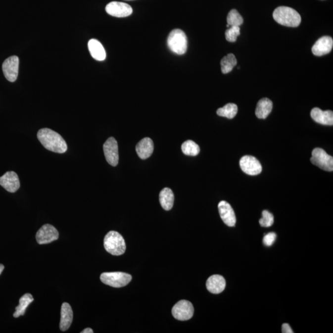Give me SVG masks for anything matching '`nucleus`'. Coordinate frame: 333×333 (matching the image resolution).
Instances as JSON below:
<instances>
[{
  "label": "nucleus",
  "instance_id": "nucleus-1",
  "mask_svg": "<svg viewBox=\"0 0 333 333\" xmlns=\"http://www.w3.org/2000/svg\"><path fill=\"white\" fill-rule=\"evenodd\" d=\"M37 138L45 148L49 151L62 154L67 150L66 141L57 132L47 128L39 130Z\"/></svg>",
  "mask_w": 333,
  "mask_h": 333
},
{
  "label": "nucleus",
  "instance_id": "nucleus-2",
  "mask_svg": "<svg viewBox=\"0 0 333 333\" xmlns=\"http://www.w3.org/2000/svg\"><path fill=\"white\" fill-rule=\"evenodd\" d=\"M273 17L275 21L282 26L296 27L301 22L300 14L291 7L280 6L275 9Z\"/></svg>",
  "mask_w": 333,
  "mask_h": 333
},
{
  "label": "nucleus",
  "instance_id": "nucleus-3",
  "mask_svg": "<svg viewBox=\"0 0 333 333\" xmlns=\"http://www.w3.org/2000/svg\"><path fill=\"white\" fill-rule=\"evenodd\" d=\"M104 246L107 252L113 255L124 254L126 250L124 238L118 232L111 231L104 237Z\"/></svg>",
  "mask_w": 333,
  "mask_h": 333
},
{
  "label": "nucleus",
  "instance_id": "nucleus-4",
  "mask_svg": "<svg viewBox=\"0 0 333 333\" xmlns=\"http://www.w3.org/2000/svg\"><path fill=\"white\" fill-rule=\"evenodd\" d=\"M167 45L174 53L179 55L185 54L188 47L186 34L182 30H173L168 37Z\"/></svg>",
  "mask_w": 333,
  "mask_h": 333
},
{
  "label": "nucleus",
  "instance_id": "nucleus-5",
  "mask_svg": "<svg viewBox=\"0 0 333 333\" xmlns=\"http://www.w3.org/2000/svg\"><path fill=\"white\" fill-rule=\"evenodd\" d=\"M132 279L131 275L124 272H105L100 276V280L104 284L114 287L127 286Z\"/></svg>",
  "mask_w": 333,
  "mask_h": 333
},
{
  "label": "nucleus",
  "instance_id": "nucleus-6",
  "mask_svg": "<svg viewBox=\"0 0 333 333\" xmlns=\"http://www.w3.org/2000/svg\"><path fill=\"white\" fill-rule=\"evenodd\" d=\"M310 161L313 164L325 171L332 172L333 170V157L328 154L325 150L319 147L313 150Z\"/></svg>",
  "mask_w": 333,
  "mask_h": 333
},
{
  "label": "nucleus",
  "instance_id": "nucleus-7",
  "mask_svg": "<svg viewBox=\"0 0 333 333\" xmlns=\"http://www.w3.org/2000/svg\"><path fill=\"white\" fill-rule=\"evenodd\" d=\"M172 313L175 319L180 321H187L193 316V305L189 300H180L173 307Z\"/></svg>",
  "mask_w": 333,
  "mask_h": 333
},
{
  "label": "nucleus",
  "instance_id": "nucleus-8",
  "mask_svg": "<svg viewBox=\"0 0 333 333\" xmlns=\"http://www.w3.org/2000/svg\"><path fill=\"white\" fill-rule=\"evenodd\" d=\"M59 238V233L51 225L45 224L39 230L36 234V239L39 244H49Z\"/></svg>",
  "mask_w": 333,
  "mask_h": 333
},
{
  "label": "nucleus",
  "instance_id": "nucleus-9",
  "mask_svg": "<svg viewBox=\"0 0 333 333\" xmlns=\"http://www.w3.org/2000/svg\"><path fill=\"white\" fill-rule=\"evenodd\" d=\"M103 150L106 161L111 166L116 167L119 163L118 144L116 139L110 137L103 145Z\"/></svg>",
  "mask_w": 333,
  "mask_h": 333
},
{
  "label": "nucleus",
  "instance_id": "nucleus-10",
  "mask_svg": "<svg viewBox=\"0 0 333 333\" xmlns=\"http://www.w3.org/2000/svg\"><path fill=\"white\" fill-rule=\"evenodd\" d=\"M19 59L16 56L8 57L2 65V72L7 81L14 82L18 76Z\"/></svg>",
  "mask_w": 333,
  "mask_h": 333
},
{
  "label": "nucleus",
  "instance_id": "nucleus-11",
  "mask_svg": "<svg viewBox=\"0 0 333 333\" xmlns=\"http://www.w3.org/2000/svg\"><path fill=\"white\" fill-rule=\"evenodd\" d=\"M242 171L249 175H257L262 172V167L259 160L254 156H244L239 162Z\"/></svg>",
  "mask_w": 333,
  "mask_h": 333
},
{
  "label": "nucleus",
  "instance_id": "nucleus-12",
  "mask_svg": "<svg viewBox=\"0 0 333 333\" xmlns=\"http://www.w3.org/2000/svg\"><path fill=\"white\" fill-rule=\"evenodd\" d=\"M107 14L116 17H125L130 16L132 14L133 9L129 4L125 2L112 1L109 2L106 6Z\"/></svg>",
  "mask_w": 333,
  "mask_h": 333
},
{
  "label": "nucleus",
  "instance_id": "nucleus-13",
  "mask_svg": "<svg viewBox=\"0 0 333 333\" xmlns=\"http://www.w3.org/2000/svg\"><path fill=\"white\" fill-rule=\"evenodd\" d=\"M0 185L9 192H15L20 188L18 175L13 171L7 172L0 177Z\"/></svg>",
  "mask_w": 333,
  "mask_h": 333
},
{
  "label": "nucleus",
  "instance_id": "nucleus-14",
  "mask_svg": "<svg viewBox=\"0 0 333 333\" xmlns=\"http://www.w3.org/2000/svg\"><path fill=\"white\" fill-rule=\"evenodd\" d=\"M218 207L220 217L225 224L230 227H234L237 222L236 215L230 204L222 201L220 202Z\"/></svg>",
  "mask_w": 333,
  "mask_h": 333
},
{
  "label": "nucleus",
  "instance_id": "nucleus-15",
  "mask_svg": "<svg viewBox=\"0 0 333 333\" xmlns=\"http://www.w3.org/2000/svg\"><path fill=\"white\" fill-rule=\"evenodd\" d=\"M333 46L332 37L325 36L318 40L312 48L313 54L317 56H322L330 53Z\"/></svg>",
  "mask_w": 333,
  "mask_h": 333
},
{
  "label": "nucleus",
  "instance_id": "nucleus-16",
  "mask_svg": "<svg viewBox=\"0 0 333 333\" xmlns=\"http://www.w3.org/2000/svg\"><path fill=\"white\" fill-rule=\"evenodd\" d=\"M226 286V282L221 275H214L207 280V290L212 294H219L224 291Z\"/></svg>",
  "mask_w": 333,
  "mask_h": 333
},
{
  "label": "nucleus",
  "instance_id": "nucleus-17",
  "mask_svg": "<svg viewBox=\"0 0 333 333\" xmlns=\"http://www.w3.org/2000/svg\"><path fill=\"white\" fill-rule=\"evenodd\" d=\"M72 320H73V311L71 306L68 303L64 302L61 306L60 330L62 332L67 331L71 327Z\"/></svg>",
  "mask_w": 333,
  "mask_h": 333
},
{
  "label": "nucleus",
  "instance_id": "nucleus-18",
  "mask_svg": "<svg viewBox=\"0 0 333 333\" xmlns=\"http://www.w3.org/2000/svg\"><path fill=\"white\" fill-rule=\"evenodd\" d=\"M310 116L317 123L325 125H333V112L332 111H322L319 107H315L310 112Z\"/></svg>",
  "mask_w": 333,
  "mask_h": 333
},
{
  "label": "nucleus",
  "instance_id": "nucleus-19",
  "mask_svg": "<svg viewBox=\"0 0 333 333\" xmlns=\"http://www.w3.org/2000/svg\"><path fill=\"white\" fill-rule=\"evenodd\" d=\"M154 151L153 142L149 138L142 139L136 146V151L140 158L146 159L151 156Z\"/></svg>",
  "mask_w": 333,
  "mask_h": 333
},
{
  "label": "nucleus",
  "instance_id": "nucleus-20",
  "mask_svg": "<svg viewBox=\"0 0 333 333\" xmlns=\"http://www.w3.org/2000/svg\"><path fill=\"white\" fill-rule=\"evenodd\" d=\"M90 54L97 61H102L106 59V51L101 43L96 39H92L88 44Z\"/></svg>",
  "mask_w": 333,
  "mask_h": 333
},
{
  "label": "nucleus",
  "instance_id": "nucleus-21",
  "mask_svg": "<svg viewBox=\"0 0 333 333\" xmlns=\"http://www.w3.org/2000/svg\"><path fill=\"white\" fill-rule=\"evenodd\" d=\"M273 109V102L269 98H262L258 102L255 115L259 119H266L268 116L272 112Z\"/></svg>",
  "mask_w": 333,
  "mask_h": 333
},
{
  "label": "nucleus",
  "instance_id": "nucleus-22",
  "mask_svg": "<svg viewBox=\"0 0 333 333\" xmlns=\"http://www.w3.org/2000/svg\"><path fill=\"white\" fill-rule=\"evenodd\" d=\"M159 201L161 206L166 210H170L174 206V192L169 188L162 190L159 194Z\"/></svg>",
  "mask_w": 333,
  "mask_h": 333
},
{
  "label": "nucleus",
  "instance_id": "nucleus-23",
  "mask_svg": "<svg viewBox=\"0 0 333 333\" xmlns=\"http://www.w3.org/2000/svg\"><path fill=\"white\" fill-rule=\"evenodd\" d=\"M34 297L32 294L29 293L22 295L21 299H19V304L16 307V311L14 313L13 316L15 318H18L25 314L27 308L29 305L34 301Z\"/></svg>",
  "mask_w": 333,
  "mask_h": 333
},
{
  "label": "nucleus",
  "instance_id": "nucleus-24",
  "mask_svg": "<svg viewBox=\"0 0 333 333\" xmlns=\"http://www.w3.org/2000/svg\"><path fill=\"white\" fill-rule=\"evenodd\" d=\"M221 69L223 74L231 72L237 64V60L234 54L230 53L221 60Z\"/></svg>",
  "mask_w": 333,
  "mask_h": 333
},
{
  "label": "nucleus",
  "instance_id": "nucleus-25",
  "mask_svg": "<svg viewBox=\"0 0 333 333\" xmlns=\"http://www.w3.org/2000/svg\"><path fill=\"white\" fill-rule=\"evenodd\" d=\"M238 113V106L234 103H229L219 108L217 111L219 116L227 117L228 119H234Z\"/></svg>",
  "mask_w": 333,
  "mask_h": 333
},
{
  "label": "nucleus",
  "instance_id": "nucleus-26",
  "mask_svg": "<svg viewBox=\"0 0 333 333\" xmlns=\"http://www.w3.org/2000/svg\"><path fill=\"white\" fill-rule=\"evenodd\" d=\"M182 150L184 154L190 156H196L200 152L198 145L191 140L184 142L182 145Z\"/></svg>",
  "mask_w": 333,
  "mask_h": 333
},
{
  "label": "nucleus",
  "instance_id": "nucleus-27",
  "mask_svg": "<svg viewBox=\"0 0 333 333\" xmlns=\"http://www.w3.org/2000/svg\"><path fill=\"white\" fill-rule=\"evenodd\" d=\"M227 23L230 26H240L243 23V19L236 9H232L228 14Z\"/></svg>",
  "mask_w": 333,
  "mask_h": 333
},
{
  "label": "nucleus",
  "instance_id": "nucleus-28",
  "mask_svg": "<svg viewBox=\"0 0 333 333\" xmlns=\"http://www.w3.org/2000/svg\"><path fill=\"white\" fill-rule=\"evenodd\" d=\"M240 35V27L239 26H230L225 32V38L229 42H235L238 37Z\"/></svg>",
  "mask_w": 333,
  "mask_h": 333
},
{
  "label": "nucleus",
  "instance_id": "nucleus-29",
  "mask_svg": "<svg viewBox=\"0 0 333 333\" xmlns=\"http://www.w3.org/2000/svg\"><path fill=\"white\" fill-rule=\"evenodd\" d=\"M274 222V217L271 213L264 210L262 212V218L259 220V224L263 227H271Z\"/></svg>",
  "mask_w": 333,
  "mask_h": 333
},
{
  "label": "nucleus",
  "instance_id": "nucleus-30",
  "mask_svg": "<svg viewBox=\"0 0 333 333\" xmlns=\"http://www.w3.org/2000/svg\"><path fill=\"white\" fill-rule=\"evenodd\" d=\"M277 239V235L274 232L269 233L267 234L263 239V242L265 246L269 247L271 246L274 243L275 240Z\"/></svg>",
  "mask_w": 333,
  "mask_h": 333
},
{
  "label": "nucleus",
  "instance_id": "nucleus-31",
  "mask_svg": "<svg viewBox=\"0 0 333 333\" xmlns=\"http://www.w3.org/2000/svg\"><path fill=\"white\" fill-rule=\"evenodd\" d=\"M282 333H293L291 327L289 324H284L282 325Z\"/></svg>",
  "mask_w": 333,
  "mask_h": 333
},
{
  "label": "nucleus",
  "instance_id": "nucleus-32",
  "mask_svg": "<svg viewBox=\"0 0 333 333\" xmlns=\"http://www.w3.org/2000/svg\"><path fill=\"white\" fill-rule=\"evenodd\" d=\"M81 333H94V331L90 328H87V329H85L83 331L81 332Z\"/></svg>",
  "mask_w": 333,
  "mask_h": 333
},
{
  "label": "nucleus",
  "instance_id": "nucleus-33",
  "mask_svg": "<svg viewBox=\"0 0 333 333\" xmlns=\"http://www.w3.org/2000/svg\"><path fill=\"white\" fill-rule=\"evenodd\" d=\"M4 269V265L0 264V275L1 274V273L2 272V271H3Z\"/></svg>",
  "mask_w": 333,
  "mask_h": 333
}]
</instances>
